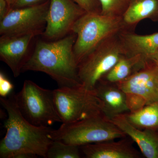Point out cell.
<instances>
[{
	"instance_id": "6da1fadb",
	"label": "cell",
	"mask_w": 158,
	"mask_h": 158,
	"mask_svg": "<svg viewBox=\"0 0 158 158\" xmlns=\"http://www.w3.org/2000/svg\"><path fill=\"white\" fill-rule=\"evenodd\" d=\"M1 105L8 117L4 126L6 133L0 143V158H46L52 140L51 127L31 124L23 116L15 100V94L0 97Z\"/></svg>"
},
{
	"instance_id": "7a4b0ae2",
	"label": "cell",
	"mask_w": 158,
	"mask_h": 158,
	"mask_svg": "<svg viewBox=\"0 0 158 158\" xmlns=\"http://www.w3.org/2000/svg\"><path fill=\"white\" fill-rule=\"evenodd\" d=\"M76 37V34L72 33L57 40H38L22 72L44 73L57 82L59 88L81 86L78 65L73 52Z\"/></svg>"
},
{
	"instance_id": "3957f363",
	"label": "cell",
	"mask_w": 158,
	"mask_h": 158,
	"mask_svg": "<svg viewBox=\"0 0 158 158\" xmlns=\"http://www.w3.org/2000/svg\"><path fill=\"white\" fill-rule=\"evenodd\" d=\"M123 31H127L122 17L86 12L72 29L77 36L73 52L78 65L105 40Z\"/></svg>"
},
{
	"instance_id": "277c9868",
	"label": "cell",
	"mask_w": 158,
	"mask_h": 158,
	"mask_svg": "<svg viewBox=\"0 0 158 158\" xmlns=\"http://www.w3.org/2000/svg\"><path fill=\"white\" fill-rule=\"evenodd\" d=\"M126 135L103 115L74 123H62L57 130L52 129V140L81 146L125 138Z\"/></svg>"
},
{
	"instance_id": "5b68a950",
	"label": "cell",
	"mask_w": 158,
	"mask_h": 158,
	"mask_svg": "<svg viewBox=\"0 0 158 158\" xmlns=\"http://www.w3.org/2000/svg\"><path fill=\"white\" fill-rule=\"evenodd\" d=\"M15 98L21 113L31 124L51 127L56 123H62L56 107L54 90L26 80Z\"/></svg>"
},
{
	"instance_id": "8992f818",
	"label": "cell",
	"mask_w": 158,
	"mask_h": 158,
	"mask_svg": "<svg viewBox=\"0 0 158 158\" xmlns=\"http://www.w3.org/2000/svg\"><path fill=\"white\" fill-rule=\"evenodd\" d=\"M54 93L62 123H74L103 115L102 103L94 90H88L81 85L59 88L54 90Z\"/></svg>"
},
{
	"instance_id": "52a82bcc",
	"label": "cell",
	"mask_w": 158,
	"mask_h": 158,
	"mask_svg": "<svg viewBox=\"0 0 158 158\" xmlns=\"http://www.w3.org/2000/svg\"><path fill=\"white\" fill-rule=\"evenodd\" d=\"M119 34L103 40L79 64V78L84 88L94 90L98 82L125 55Z\"/></svg>"
},
{
	"instance_id": "ba28073f",
	"label": "cell",
	"mask_w": 158,
	"mask_h": 158,
	"mask_svg": "<svg viewBox=\"0 0 158 158\" xmlns=\"http://www.w3.org/2000/svg\"><path fill=\"white\" fill-rule=\"evenodd\" d=\"M50 0L35 6L10 9L0 21L1 35L36 34L40 36L46 25Z\"/></svg>"
},
{
	"instance_id": "9c48e42d",
	"label": "cell",
	"mask_w": 158,
	"mask_h": 158,
	"mask_svg": "<svg viewBox=\"0 0 158 158\" xmlns=\"http://www.w3.org/2000/svg\"><path fill=\"white\" fill-rule=\"evenodd\" d=\"M86 11L73 0H50L46 25L40 36L55 40L72 33L75 23Z\"/></svg>"
},
{
	"instance_id": "30bf717a",
	"label": "cell",
	"mask_w": 158,
	"mask_h": 158,
	"mask_svg": "<svg viewBox=\"0 0 158 158\" xmlns=\"http://www.w3.org/2000/svg\"><path fill=\"white\" fill-rule=\"evenodd\" d=\"M126 93L142 97L147 105L158 101V67L148 59L132 74L116 84Z\"/></svg>"
},
{
	"instance_id": "8fae6325",
	"label": "cell",
	"mask_w": 158,
	"mask_h": 158,
	"mask_svg": "<svg viewBox=\"0 0 158 158\" xmlns=\"http://www.w3.org/2000/svg\"><path fill=\"white\" fill-rule=\"evenodd\" d=\"M36 34L18 35H1L0 59L8 65L15 77L22 73L25 63L30 56Z\"/></svg>"
},
{
	"instance_id": "7c38bea8",
	"label": "cell",
	"mask_w": 158,
	"mask_h": 158,
	"mask_svg": "<svg viewBox=\"0 0 158 158\" xmlns=\"http://www.w3.org/2000/svg\"><path fill=\"white\" fill-rule=\"evenodd\" d=\"M110 120L135 142L141 153L147 158H158V132L153 130H141L130 123L125 114Z\"/></svg>"
},
{
	"instance_id": "4fadbf2b",
	"label": "cell",
	"mask_w": 158,
	"mask_h": 158,
	"mask_svg": "<svg viewBox=\"0 0 158 158\" xmlns=\"http://www.w3.org/2000/svg\"><path fill=\"white\" fill-rule=\"evenodd\" d=\"M103 141L80 147L81 153L87 158H138L140 153L129 140Z\"/></svg>"
},
{
	"instance_id": "5bb4252c",
	"label": "cell",
	"mask_w": 158,
	"mask_h": 158,
	"mask_svg": "<svg viewBox=\"0 0 158 158\" xmlns=\"http://www.w3.org/2000/svg\"><path fill=\"white\" fill-rule=\"evenodd\" d=\"M94 90L102 103L103 114L108 119L128 113L126 94L116 84L101 81Z\"/></svg>"
},
{
	"instance_id": "9a60e30c",
	"label": "cell",
	"mask_w": 158,
	"mask_h": 158,
	"mask_svg": "<svg viewBox=\"0 0 158 158\" xmlns=\"http://www.w3.org/2000/svg\"><path fill=\"white\" fill-rule=\"evenodd\" d=\"M125 55H140L146 59L158 49V32L149 35H139L135 32L124 31L119 34Z\"/></svg>"
},
{
	"instance_id": "2e32d148",
	"label": "cell",
	"mask_w": 158,
	"mask_h": 158,
	"mask_svg": "<svg viewBox=\"0 0 158 158\" xmlns=\"http://www.w3.org/2000/svg\"><path fill=\"white\" fill-rule=\"evenodd\" d=\"M123 22L127 31L134 32L138 23L149 19L158 22V0H130L123 15Z\"/></svg>"
},
{
	"instance_id": "e0dca14e",
	"label": "cell",
	"mask_w": 158,
	"mask_h": 158,
	"mask_svg": "<svg viewBox=\"0 0 158 158\" xmlns=\"http://www.w3.org/2000/svg\"><path fill=\"white\" fill-rule=\"evenodd\" d=\"M147 59L140 55L132 56L123 55L101 81L111 84H117L132 74Z\"/></svg>"
},
{
	"instance_id": "ac0fdd59",
	"label": "cell",
	"mask_w": 158,
	"mask_h": 158,
	"mask_svg": "<svg viewBox=\"0 0 158 158\" xmlns=\"http://www.w3.org/2000/svg\"><path fill=\"white\" fill-rule=\"evenodd\" d=\"M130 123L141 130H158V101L145 106L135 113H124Z\"/></svg>"
},
{
	"instance_id": "d6986e66",
	"label": "cell",
	"mask_w": 158,
	"mask_h": 158,
	"mask_svg": "<svg viewBox=\"0 0 158 158\" xmlns=\"http://www.w3.org/2000/svg\"><path fill=\"white\" fill-rule=\"evenodd\" d=\"M81 155L79 146L52 140L48 149L46 158H80Z\"/></svg>"
},
{
	"instance_id": "ffe728a7",
	"label": "cell",
	"mask_w": 158,
	"mask_h": 158,
	"mask_svg": "<svg viewBox=\"0 0 158 158\" xmlns=\"http://www.w3.org/2000/svg\"><path fill=\"white\" fill-rule=\"evenodd\" d=\"M101 14L115 17H122L129 5L130 0H99Z\"/></svg>"
},
{
	"instance_id": "44dd1931",
	"label": "cell",
	"mask_w": 158,
	"mask_h": 158,
	"mask_svg": "<svg viewBox=\"0 0 158 158\" xmlns=\"http://www.w3.org/2000/svg\"><path fill=\"white\" fill-rule=\"evenodd\" d=\"M126 94L128 113H135L147 105L145 99L140 95L132 93Z\"/></svg>"
},
{
	"instance_id": "7402d4cb",
	"label": "cell",
	"mask_w": 158,
	"mask_h": 158,
	"mask_svg": "<svg viewBox=\"0 0 158 158\" xmlns=\"http://www.w3.org/2000/svg\"><path fill=\"white\" fill-rule=\"evenodd\" d=\"M87 12L101 13L102 8L99 0H73Z\"/></svg>"
},
{
	"instance_id": "603a6c76",
	"label": "cell",
	"mask_w": 158,
	"mask_h": 158,
	"mask_svg": "<svg viewBox=\"0 0 158 158\" xmlns=\"http://www.w3.org/2000/svg\"><path fill=\"white\" fill-rule=\"evenodd\" d=\"M14 85L10 81L5 74L0 72V95L1 97L6 98L12 93Z\"/></svg>"
},
{
	"instance_id": "cb8c5ba5",
	"label": "cell",
	"mask_w": 158,
	"mask_h": 158,
	"mask_svg": "<svg viewBox=\"0 0 158 158\" xmlns=\"http://www.w3.org/2000/svg\"><path fill=\"white\" fill-rule=\"evenodd\" d=\"M48 0H16L11 9H17L23 7L35 6L44 2Z\"/></svg>"
},
{
	"instance_id": "d4e9b609",
	"label": "cell",
	"mask_w": 158,
	"mask_h": 158,
	"mask_svg": "<svg viewBox=\"0 0 158 158\" xmlns=\"http://www.w3.org/2000/svg\"><path fill=\"white\" fill-rule=\"evenodd\" d=\"M11 9L6 0H0V21L4 19Z\"/></svg>"
},
{
	"instance_id": "484cf974",
	"label": "cell",
	"mask_w": 158,
	"mask_h": 158,
	"mask_svg": "<svg viewBox=\"0 0 158 158\" xmlns=\"http://www.w3.org/2000/svg\"><path fill=\"white\" fill-rule=\"evenodd\" d=\"M152 60L158 67V49L150 57L149 59Z\"/></svg>"
},
{
	"instance_id": "4316f807",
	"label": "cell",
	"mask_w": 158,
	"mask_h": 158,
	"mask_svg": "<svg viewBox=\"0 0 158 158\" xmlns=\"http://www.w3.org/2000/svg\"><path fill=\"white\" fill-rule=\"evenodd\" d=\"M6 1L9 4V6H10L11 9V7L14 5L15 2H16V0H6Z\"/></svg>"
}]
</instances>
